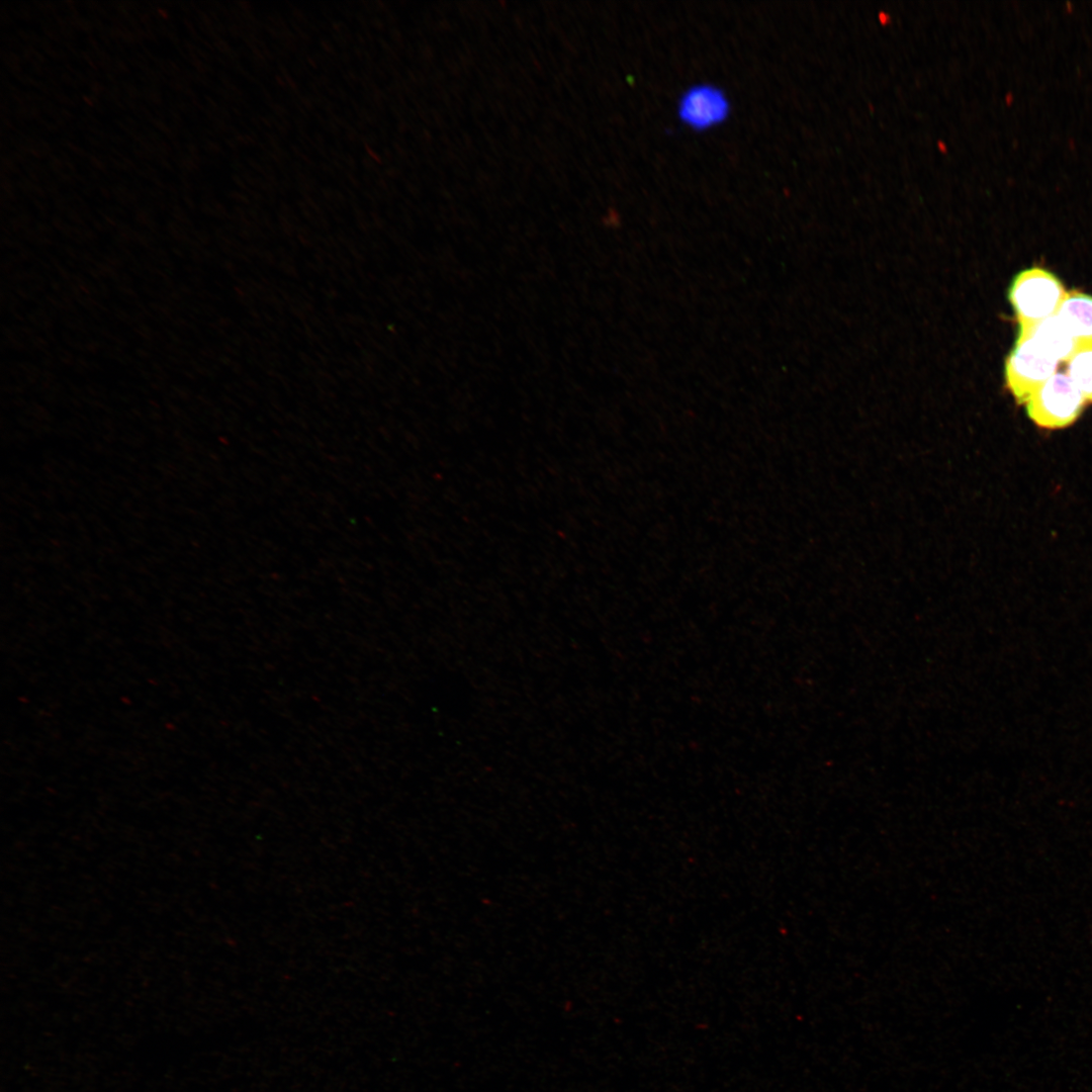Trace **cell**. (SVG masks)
<instances>
[{
    "mask_svg": "<svg viewBox=\"0 0 1092 1092\" xmlns=\"http://www.w3.org/2000/svg\"><path fill=\"white\" fill-rule=\"evenodd\" d=\"M1025 338L1033 339L1058 361H1068L1077 352L1073 337L1057 314L1041 321L1027 332L1018 334L1017 340Z\"/></svg>",
    "mask_w": 1092,
    "mask_h": 1092,
    "instance_id": "cell-6",
    "label": "cell"
},
{
    "mask_svg": "<svg viewBox=\"0 0 1092 1092\" xmlns=\"http://www.w3.org/2000/svg\"><path fill=\"white\" fill-rule=\"evenodd\" d=\"M1086 398L1071 378L1061 372L1051 376L1025 402L1028 417L1039 427L1061 429L1074 423Z\"/></svg>",
    "mask_w": 1092,
    "mask_h": 1092,
    "instance_id": "cell-2",
    "label": "cell"
},
{
    "mask_svg": "<svg viewBox=\"0 0 1092 1092\" xmlns=\"http://www.w3.org/2000/svg\"><path fill=\"white\" fill-rule=\"evenodd\" d=\"M730 112V103L726 94L710 84H699L689 88L680 97L677 106L679 119L689 127L704 130L726 120Z\"/></svg>",
    "mask_w": 1092,
    "mask_h": 1092,
    "instance_id": "cell-4",
    "label": "cell"
},
{
    "mask_svg": "<svg viewBox=\"0 0 1092 1092\" xmlns=\"http://www.w3.org/2000/svg\"><path fill=\"white\" fill-rule=\"evenodd\" d=\"M878 19L881 22V24L886 25L887 23H889L891 21V16L888 13H886L885 11H880L878 13Z\"/></svg>",
    "mask_w": 1092,
    "mask_h": 1092,
    "instance_id": "cell-8",
    "label": "cell"
},
{
    "mask_svg": "<svg viewBox=\"0 0 1092 1092\" xmlns=\"http://www.w3.org/2000/svg\"><path fill=\"white\" fill-rule=\"evenodd\" d=\"M1056 314L1073 337L1077 351L1092 349V296L1068 292Z\"/></svg>",
    "mask_w": 1092,
    "mask_h": 1092,
    "instance_id": "cell-5",
    "label": "cell"
},
{
    "mask_svg": "<svg viewBox=\"0 0 1092 1092\" xmlns=\"http://www.w3.org/2000/svg\"><path fill=\"white\" fill-rule=\"evenodd\" d=\"M937 149H938V150H939V152H941L942 154H945V153H947V146H946V144H945V143H944L943 141H941V140H938V141H937Z\"/></svg>",
    "mask_w": 1092,
    "mask_h": 1092,
    "instance_id": "cell-9",
    "label": "cell"
},
{
    "mask_svg": "<svg viewBox=\"0 0 1092 1092\" xmlns=\"http://www.w3.org/2000/svg\"><path fill=\"white\" fill-rule=\"evenodd\" d=\"M1066 293L1062 282L1044 269L1030 268L1017 274L1008 296L1018 318V334L1056 314Z\"/></svg>",
    "mask_w": 1092,
    "mask_h": 1092,
    "instance_id": "cell-1",
    "label": "cell"
},
{
    "mask_svg": "<svg viewBox=\"0 0 1092 1092\" xmlns=\"http://www.w3.org/2000/svg\"><path fill=\"white\" fill-rule=\"evenodd\" d=\"M1067 372L1085 398L1092 401V349L1077 351L1068 360Z\"/></svg>",
    "mask_w": 1092,
    "mask_h": 1092,
    "instance_id": "cell-7",
    "label": "cell"
},
{
    "mask_svg": "<svg viewBox=\"0 0 1092 1092\" xmlns=\"http://www.w3.org/2000/svg\"><path fill=\"white\" fill-rule=\"evenodd\" d=\"M1058 360L1031 338L1016 340L1005 363V379L1018 403L1029 397L1055 374Z\"/></svg>",
    "mask_w": 1092,
    "mask_h": 1092,
    "instance_id": "cell-3",
    "label": "cell"
}]
</instances>
